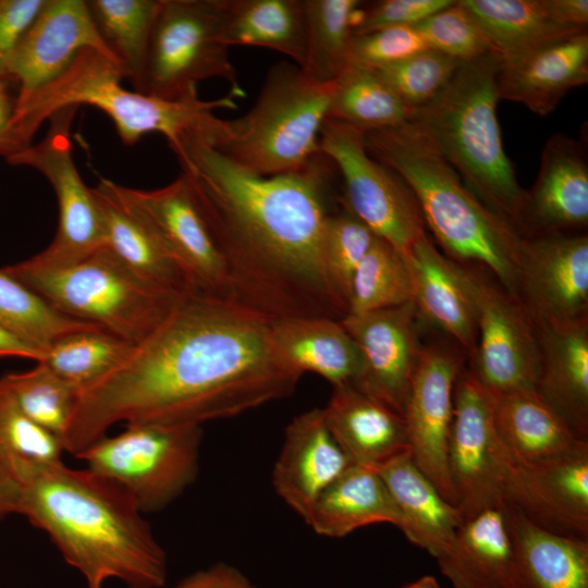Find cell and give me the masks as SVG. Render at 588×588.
<instances>
[{
    "mask_svg": "<svg viewBox=\"0 0 588 588\" xmlns=\"http://www.w3.org/2000/svg\"><path fill=\"white\" fill-rule=\"evenodd\" d=\"M539 395L588 441V317L536 326Z\"/></svg>",
    "mask_w": 588,
    "mask_h": 588,
    "instance_id": "26",
    "label": "cell"
},
{
    "mask_svg": "<svg viewBox=\"0 0 588 588\" xmlns=\"http://www.w3.org/2000/svg\"><path fill=\"white\" fill-rule=\"evenodd\" d=\"M42 352L19 339L0 326V357H22L39 363Z\"/></svg>",
    "mask_w": 588,
    "mask_h": 588,
    "instance_id": "53",
    "label": "cell"
},
{
    "mask_svg": "<svg viewBox=\"0 0 588 588\" xmlns=\"http://www.w3.org/2000/svg\"><path fill=\"white\" fill-rule=\"evenodd\" d=\"M334 87L335 81L317 82L281 61L267 73L252 108L238 119L223 120L209 144L256 175L303 170L321 152L319 135Z\"/></svg>",
    "mask_w": 588,
    "mask_h": 588,
    "instance_id": "7",
    "label": "cell"
},
{
    "mask_svg": "<svg viewBox=\"0 0 588 588\" xmlns=\"http://www.w3.org/2000/svg\"><path fill=\"white\" fill-rule=\"evenodd\" d=\"M436 560L454 588H530L502 504L464 519Z\"/></svg>",
    "mask_w": 588,
    "mask_h": 588,
    "instance_id": "23",
    "label": "cell"
},
{
    "mask_svg": "<svg viewBox=\"0 0 588 588\" xmlns=\"http://www.w3.org/2000/svg\"><path fill=\"white\" fill-rule=\"evenodd\" d=\"M414 301L408 258L377 236L353 277L347 314H363Z\"/></svg>",
    "mask_w": 588,
    "mask_h": 588,
    "instance_id": "41",
    "label": "cell"
},
{
    "mask_svg": "<svg viewBox=\"0 0 588 588\" xmlns=\"http://www.w3.org/2000/svg\"><path fill=\"white\" fill-rule=\"evenodd\" d=\"M322 412L330 432L353 464L375 469L409 452L403 416L352 383L333 387Z\"/></svg>",
    "mask_w": 588,
    "mask_h": 588,
    "instance_id": "28",
    "label": "cell"
},
{
    "mask_svg": "<svg viewBox=\"0 0 588 588\" xmlns=\"http://www.w3.org/2000/svg\"><path fill=\"white\" fill-rule=\"evenodd\" d=\"M22 490V486L0 465V519L9 514H19Z\"/></svg>",
    "mask_w": 588,
    "mask_h": 588,
    "instance_id": "52",
    "label": "cell"
},
{
    "mask_svg": "<svg viewBox=\"0 0 588 588\" xmlns=\"http://www.w3.org/2000/svg\"><path fill=\"white\" fill-rule=\"evenodd\" d=\"M452 2V0H381L364 4L363 21L354 36L390 27L415 26Z\"/></svg>",
    "mask_w": 588,
    "mask_h": 588,
    "instance_id": "48",
    "label": "cell"
},
{
    "mask_svg": "<svg viewBox=\"0 0 588 588\" xmlns=\"http://www.w3.org/2000/svg\"><path fill=\"white\" fill-rule=\"evenodd\" d=\"M503 501L540 529L588 540V444L534 463L506 458Z\"/></svg>",
    "mask_w": 588,
    "mask_h": 588,
    "instance_id": "18",
    "label": "cell"
},
{
    "mask_svg": "<svg viewBox=\"0 0 588 588\" xmlns=\"http://www.w3.org/2000/svg\"><path fill=\"white\" fill-rule=\"evenodd\" d=\"M20 408L63 445L78 407L81 390L42 364L0 378Z\"/></svg>",
    "mask_w": 588,
    "mask_h": 588,
    "instance_id": "43",
    "label": "cell"
},
{
    "mask_svg": "<svg viewBox=\"0 0 588 588\" xmlns=\"http://www.w3.org/2000/svg\"><path fill=\"white\" fill-rule=\"evenodd\" d=\"M305 522L320 536L341 538L372 524L397 527L399 513L379 474L352 464L318 497Z\"/></svg>",
    "mask_w": 588,
    "mask_h": 588,
    "instance_id": "32",
    "label": "cell"
},
{
    "mask_svg": "<svg viewBox=\"0 0 588 588\" xmlns=\"http://www.w3.org/2000/svg\"><path fill=\"white\" fill-rule=\"evenodd\" d=\"M408 261L418 316L473 355L477 341L473 272L445 257L427 235L413 246Z\"/></svg>",
    "mask_w": 588,
    "mask_h": 588,
    "instance_id": "25",
    "label": "cell"
},
{
    "mask_svg": "<svg viewBox=\"0 0 588 588\" xmlns=\"http://www.w3.org/2000/svg\"><path fill=\"white\" fill-rule=\"evenodd\" d=\"M364 137L369 154L409 187L426 228L451 259L485 267L515 296L525 236L464 184L411 121Z\"/></svg>",
    "mask_w": 588,
    "mask_h": 588,
    "instance_id": "4",
    "label": "cell"
},
{
    "mask_svg": "<svg viewBox=\"0 0 588 588\" xmlns=\"http://www.w3.org/2000/svg\"><path fill=\"white\" fill-rule=\"evenodd\" d=\"M111 187L160 240L187 275L196 296L231 303L225 262L183 173L157 189L131 188L113 181Z\"/></svg>",
    "mask_w": 588,
    "mask_h": 588,
    "instance_id": "13",
    "label": "cell"
},
{
    "mask_svg": "<svg viewBox=\"0 0 588 588\" xmlns=\"http://www.w3.org/2000/svg\"><path fill=\"white\" fill-rule=\"evenodd\" d=\"M543 3L555 23L566 27L587 28V0H543Z\"/></svg>",
    "mask_w": 588,
    "mask_h": 588,
    "instance_id": "51",
    "label": "cell"
},
{
    "mask_svg": "<svg viewBox=\"0 0 588 588\" xmlns=\"http://www.w3.org/2000/svg\"><path fill=\"white\" fill-rule=\"evenodd\" d=\"M427 48L425 40L414 26L379 29L353 36L348 64L377 69L401 61Z\"/></svg>",
    "mask_w": 588,
    "mask_h": 588,
    "instance_id": "47",
    "label": "cell"
},
{
    "mask_svg": "<svg viewBox=\"0 0 588 588\" xmlns=\"http://www.w3.org/2000/svg\"><path fill=\"white\" fill-rule=\"evenodd\" d=\"M515 297L536 326L588 317V237L525 236Z\"/></svg>",
    "mask_w": 588,
    "mask_h": 588,
    "instance_id": "17",
    "label": "cell"
},
{
    "mask_svg": "<svg viewBox=\"0 0 588 588\" xmlns=\"http://www.w3.org/2000/svg\"><path fill=\"white\" fill-rule=\"evenodd\" d=\"M62 441L32 420L0 381V465L22 486L62 463Z\"/></svg>",
    "mask_w": 588,
    "mask_h": 588,
    "instance_id": "40",
    "label": "cell"
},
{
    "mask_svg": "<svg viewBox=\"0 0 588 588\" xmlns=\"http://www.w3.org/2000/svg\"><path fill=\"white\" fill-rule=\"evenodd\" d=\"M77 106L65 107L50 119L38 144L20 149L5 160L11 166L29 167L50 183L58 203L59 219L52 242L30 257L45 266L64 265L90 255L105 245L101 215L91 192L83 182L72 156L71 125Z\"/></svg>",
    "mask_w": 588,
    "mask_h": 588,
    "instance_id": "12",
    "label": "cell"
},
{
    "mask_svg": "<svg viewBox=\"0 0 588 588\" xmlns=\"http://www.w3.org/2000/svg\"><path fill=\"white\" fill-rule=\"evenodd\" d=\"M352 464L330 432L322 408H313L286 426L272 485L283 502L306 520L318 497Z\"/></svg>",
    "mask_w": 588,
    "mask_h": 588,
    "instance_id": "21",
    "label": "cell"
},
{
    "mask_svg": "<svg viewBox=\"0 0 588 588\" xmlns=\"http://www.w3.org/2000/svg\"><path fill=\"white\" fill-rule=\"evenodd\" d=\"M134 346L102 329H82L52 341L39 364L84 391L119 368Z\"/></svg>",
    "mask_w": 588,
    "mask_h": 588,
    "instance_id": "39",
    "label": "cell"
},
{
    "mask_svg": "<svg viewBox=\"0 0 588 588\" xmlns=\"http://www.w3.org/2000/svg\"><path fill=\"white\" fill-rule=\"evenodd\" d=\"M587 82L588 32L584 30L524 54L501 59L498 94L500 99L522 103L546 117L571 89Z\"/></svg>",
    "mask_w": 588,
    "mask_h": 588,
    "instance_id": "24",
    "label": "cell"
},
{
    "mask_svg": "<svg viewBox=\"0 0 588 588\" xmlns=\"http://www.w3.org/2000/svg\"><path fill=\"white\" fill-rule=\"evenodd\" d=\"M0 326L42 352V355L59 336L97 328L58 311L3 268L0 269Z\"/></svg>",
    "mask_w": 588,
    "mask_h": 588,
    "instance_id": "42",
    "label": "cell"
},
{
    "mask_svg": "<svg viewBox=\"0 0 588 588\" xmlns=\"http://www.w3.org/2000/svg\"><path fill=\"white\" fill-rule=\"evenodd\" d=\"M502 505L530 588H588V540L548 532Z\"/></svg>",
    "mask_w": 588,
    "mask_h": 588,
    "instance_id": "33",
    "label": "cell"
},
{
    "mask_svg": "<svg viewBox=\"0 0 588 588\" xmlns=\"http://www.w3.org/2000/svg\"><path fill=\"white\" fill-rule=\"evenodd\" d=\"M341 320L328 317L271 320L274 356L301 376L317 373L332 387L353 383L360 370V354Z\"/></svg>",
    "mask_w": 588,
    "mask_h": 588,
    "instance_id": "29",
    "label": "cell"
},
{
    "mask_svg": "<svg viewBox=\"0 0 588 588\" xmlns=\"http://www.w3.org/2000/svg\"><path fill=\"white\" fill-rule=\"evenodd\" d=\"M463 63L427 48L373 70L412 112L437 97Z\"/></svg>",
    "mask_w": 588,
    "mask_h": 588,
    "instance_id": "44",
    "label": "cell"
},
{
    "mask_svg": "<svg viewBox=\"0 0 588 588\" xmlns=\"http://www.w3.org/2000/svg\"><path fill=\"white\" fill-rule=\"evenodd\" d=\"M493 424L505 457L534 463L576 451L588 444L539 395L536 389L494 396Z\"/></svg>",
    "mask_w": 588,
    "mask_h": 588,
    "instance_id": "30",
    "label": "cell"
},
{
    "mask_svg": "<svg viewBox=\"0 0 588 588\" xmlns=\"http://www.w3.org/2000/svg\"><path fill=\"white\" fill-rule=\"evenodd\" d=\"M501 59L587 30L555 23L543 0H458Z\"/></svg>",
    "mask_w": 588,
    "mask_h": 588,
    "instance_id": "35",
    "label": "cell"
},
{
    "mask_svg": "<svg viewBox=\"0 0 588 588\" xmlns=\"http://www.w3.org/2000/svg\"><path fill=\"white\" fill-rule=\"evenodd\" d=\"M588 223V163L580 143L554 134L546 143L530 191L522 234L565 233Z\"/></svg>",
    "mask_w": 588,
    "mask_h": 588,
    "instance_id": "22",
    "label": "cell"
},
{
    "mask_svg": "<svg viewBox=\"0 0 588 588\" xmlns=\"http://www.w3.org/2000/svg\"><path fill=\"white\" fill-rule=\"evenodd\" d=\"M8 79L0 77V140L5 134L14 113L15 99L8 90Z\"/></svg>",
    "mask_w": 588,
    "mask_h": 588,
    "instance_id": "54",
    "label": "cell"
},
{
    "mask_svg": "<svg viewBox=\"0 0 588 588\" xmlns=\"http://www.w3.org/2000/svg\"><path fill=\"white\" fill-rule=\"evenodd\" d=\"M411 110L376 70L348 64L335 79L328 118L363 133L399 125Z\"/></svg>",
    "mask_w": 588,
    "mask_h": 588,
    "instance_id": "38",
    "label": "cell"
},
{
    "mask_svg": "<svg viewBox=\"0 0 588 588\" xmlns=\"http://www.w3.org/2000/svg\"><path fill=\"white\" fill-rule=\"evenodd\" d=\"M319 146L342 176L343 208L408 258L413 246L427 234L406 183L369 154L363 132L345 123L327 119Z\"/></svg>",
    "mask_w": 588,
    "mask_h": 588,
    "instance_id": "11",
    "label": "cell"
},
{
    "mask_svg": "<svg viewBox=\"0 0 588 588\" xmlns=\"http://www.w3.org/2000/svg\"><path fill=\"white\" fill-rule=\"evenodd\" d=\"M399 513L397 527L415 546L437 558L450 543L463 518L418 469L409 452L375 468Z\"/></svg>",
    "mask_w": 588,
    "mask_h": 588,
    "instance_id": "31",
    "label": "cell"
},
{
    "mask_svg": "<svg viewBox=\"0 0 588 588\" xmlns=\"http://www.w3.org/2000/svg\"><path fill=\"white\" fill-rule=\"evenodd\" d=\"M3 269L63 315L133 344L187 298L143 282L105 247L64 265L45 266L28 258Z\"/></svg>",
    "mask_w": 588,
    "mask_h": 588,
    "instance_id": "8",
    "label": "cell"
},
{
    "mask_svg": "<svg viewBox=\"0 0 588 588\" xmlns=\"http://www.w3.org/2000/svg\"><path fill=\"white\" fill-rule=\"evenodd\" d=\"M45 0H0V77L9 81L12 56Z\"/></svg>",
    "mask_w": 588,
    "mask_h": 588,
    "instance_id": "49",
    "label": "cell"
},
{
    "mask_svg": "<svg viewBox=\"0 0 588 588\" xmlns=\"http://www.w3.org/2000/svg\"><path fill=\"white\" fill-rule=\"evenodd\" d=\"M222 0H160L150 38L144 94L176 100L221 78L245 97L222 36Z\"/></svg>",
    "mask_w": 588,
    "mask_h": 588,
    "instance_id": "10",
    "label": "cell"
},
{
    "mask_svg": "<svg viewBox=\"0 0 588 588\" xmlns=\"http://www.w3.org/2000/svg\"><path fill=\"white\" fill-rule=\"evenodd\" d=\"M463 357L452 347L422 345L407 394L405 420L409 455L442 497L457 506L448 466L455 382Z\"/></svg>",
    "mask_w": 588,
    "mask_h": 588,
    "instance_id": "16",
    "label": "cell"
},
{
    "mask_svg": "<svg viewBox=\"0 0 588 588\" xmlns=\"http://www.w3.org/2000/svg\"><path fill=\"white\" fill-rule=\"evenodd\" d=\"M413 302L341 321L360 354V370L352 383L397 414H404L412 378L422 348Z\"/></svg>",
    "mask_w": 588,
    "mask_h": 588,
    "instance_id": "19",
    "label": "cell"
},
{
    "mask_svg": "<svg viewBox=\"0 0 588 588\" xmlns=\"http://www.w3.org/2000/svg\"><path fill=\"white\" fill-rule=\"evenodd\" d=\"M19 514L45 531L63 559L103 588L115 578L128 588H160L167 555L143 513L119 487L89 469L51 466L23 487Z\"/></svg>",
    "mask_w": 588,
    "mask_h": 588,
    "instance_id": "3",
    "label": "cell"
},
{
    "mask_svg": "<svg viewBox=\"0 0 588 588\" xmlns=\"http://www.w3.org/2000/svg\"><path fill=\"white\" fill-rule=\"evenodd\" d=\"M477 341L470 372L493 396L536 389L540 352L537 327L516 297L473 273Z\"/></svg>",
    "mask_w": 588,
    "mask_h": 588,
    "instance_id": "15",
    "label": "cell"
},
{
    "mask_svg": "<svg viewBox=\"0 0 588 588\" xmlns=\"http://www.w3.org/2000/svg\"><path fill=\"white\" fill-rule=\"evenodd\" d=\"M91 192L102 219L103 247L148 285L184 297L196 296L187 275L160 240L115 195L111 180L101 177Z\"/></svg>",
    "mask_w": 588,
    "mask_h": 588,
    "instance_id": "27",
    "label": "cell"
},
{
    "mask_svg": "<svg viewBox=\"0 0 588 588\" xmlns=\"http://www.w3.org/2000/svg\"><path fill=\"white\" fill-rule=\"evenodd\" d=\"M500 61L490 52L464 62L437 97L411 112L408 121L464 184L522 234L527 189L519 185L503 148L497 115Z\"/></svg>",
    "mask_w": 588,
    "mask_h": 588,
    "instance_id": "6",
    "label": "cell"
},
{
    "mask_svg": "<svg viewBox=\"0 0 588 588\" xmlns=\"http://www.w3.org/2000/svg\"><path fill=\"white\" fill-rule=\"evenodd\" d=\"M493 404L494 396L463 369L454 387L448 444L449 475L463 520L503 502L506 457L494 429Z\"/></svg>",
    "mask_w": 588,
    "mask_h": 588,
    "instance_id": "14",
    "label": "cell"
},
{
    "mask_svg": "<svg viewBox=\"0 0 588 588\" xmlns=\"http://www.w3.org/2000/svg\"><path fill=\"white\" fill-rule=\"evenodd\" d=\"M376 238L377 235L344 208L331 215L328 221L323 241L324 270L347 313L353 277Z\"/></svg>",
    "mask_w": 588,
    "mask_h": 588,
    "instance_id": "45",
    "label": "cell"
},
{
    "mask_svg": "<svg viewBox=\"0 0 588 588\" xmlns=\"http://www.w3.org/2000/svg\"><path fill=\"white\" fill-rule=\"evenodd\" d=\"M123 78L117 62L96 50H82L58 78L24 99H15L13 117L0 140V155L5 158L30 145L41 124L70 106L87 105L106 113L126 146L150 133L162 134L168 144L187 133L201 134L211 142L222 123L215 111L237 107L230 93L213 100L200 99L197 91L166 100L124 88Z\"/></svg>",
    "mask_w": 588,
    "mask_h": 588,
    "instance_id": "5",
    "label": "cell"
},
{
    "mask_svg": "<svg viewBox=\"0 0 588 588\" xmlns=\"http://www.w3.org/2000/svg\"><path fill=\"white\" fill-rule=\"evenodd\" d=\"M84 49L96 50L119 64L100 36L86 0H45L9 65V81L20 86L15 99H24L58 78Z\"/></svg>",
    "mask_w": 588,
    "mask_h": 588,
    "instance_id": "20",
    "label": "cell"
},
{
    "mask_svg": "<svg viewBox=\"0 0 588 588\" xmlns=\"http://www.w3.org/2000/svg\"><path fill=\"white\" fill-rule=\"evenodd\" d=\"M222 36L230 46L274 50L301 68L306 53L303 0H222Z\"/></svg>",
    "mask_w": 588,
    "mask_h": 588,
    "instance_id": "34",
    "label": "cell"
},
{
    "mask_svg": "<svg viewBox=\"0 0 588 588\" xmlns=\"http://www.w3.org/2000/svg\"><path fill=\"white\" fill-rule=\"evenodd\" d=\"M358 0H303L306 53L299 68L320 82L335 81L348 65V51L364 14Z\"/></svg>",
    "mask_w": 588,
    "mask_h": 588,
    "instance_id": "36",
    "label": "cell"
},
{
    "mask_svg": "<svg viewBox=\"0 0 588 588\" xmlns=\"http://www.w3.org/2000/svg\"><path fill=\"white\" fill-rule=\"evenodd\" d=\"M270 321L228 302L185 298L81 392L65 452L77 456L118 422L201 426L290 396L302 376L274 356Z\"/></svg>",
    "mask_w": 588,
    "mask_h": 588,
    "instance_id": "1",
    "label": "cell"
},
{
    "mask_svg": "<svg viewBox=\"0 0 588 588\" xmlns=\"http://www.w3.org/2000/svg\"><path fill=\"white\" fill-rule=\"evenodd\" d=\"M201 426L130 424L107 434L76 457L86 468L122 489L143 514L176 500L199 470Z\"/></svg>",
    "mask_w": 588,
    "mask_h": 588,
    "instance_id": "9",
    "label": "cell"
},
{
    "mask_svg": "<svg viewBox=\"0 0 588 588\" xmlns=\"http://www.w3.org/2000/svg\"><path fill=\"white\" fill-rule=\"evenodd\" d=\"M95 25L135 91L145 72L160 0H86Z\"/></svg>",
    "mask_w": 588,
    "mask_h": 588,
    "instance_id": "37",
    "label": "cell"
},
{
    "mask_svg": "<svg viewBox=\"0 0 588 588\" xmlns=\"http://www.w3.org/2000/svg\"><path fill=\"white\" fill-rule=\"evenodd\" d=\"M414 27L429 49L461 62L493 52L480 27L460 1H453Z\"/></svg>",
    "mask_w": 588,
    "mask_h": 588,
    "instance_id": "46",
    "label": "cell"
},
{
    "mask_svg": "<svg viewBox=\"0 0 588 588\" xmlns=\"http://www.w3.org/2000/svg\"><path fill=\"white\" fill-rule=\"evenodd\" d=\"M169 147L225 262L231 304L269 320L347 315L323 265L334 169L323 154L297 172L260 176L198 133L182 135Z\"/></svg>",
    "mask_w": 588,
    "mask_h": 588,
    "instance_id": "2",
    "label": "cell"
},
{
    "mask_svg": "<svg viewBox=\"0 0 588 588\" xmlns=\"http://www.w3.org/2000/svg\"><path fill=\"white\" fill-rule=\"evenodd\" d=\"M403 588H440L433 576L426 575Z\"/></svg>",
    "mask_w": 588,
    "mask_h": 588,
    "instance_id": "55",
    "label": "cell"
},
{
    "mask_svg": "<svg viewBox=\"0 0 588 588\" xmlns=\"http://www.w3.org/2000/svg\"><path fill=\"white\" fill-rule=\"evenodd\" d=\"M173 588H256L236 567L217 563L197 571L177 583Z\"/></svg>",
    "mask_w": 588,
    "mask_h": 588,
    "instance_id": "50",
    "label": "cell"
}]
</instances>
